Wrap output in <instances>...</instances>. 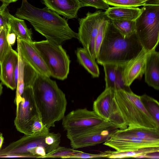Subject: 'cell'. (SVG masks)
<instances>
[{
  "instance_id": "27",
  "label": "cell",
  "mask_w": 159,
  "mask_h": 159,
  "mask_svg": "<svg viewBox=\"0 0 159 159\" xmlns=\"http://www.w3.org/2000/svg\"><path fill=\"white\" fill-rule=\"evenodd\" d=\"M73 148L60 147L45 156L43 158H71V157L81 152Z\"/></svg>"
},
{
  "instance_id": "23",
  "label": "cell",
  "mask_w": 159,
  "mask_h": 159,
  "mask_svg": "<svg viewBox=\"0 0 159 159\" xmlns=\"http://www.w3.org/2000/svg\"><path fill=\"white\" fill-rule=\"evenodd\" d=\"M157 152H159V146L146 147L135 150L125 152L111 151V155L109 158H137L139 156Z\"/></svg>"
},
{
  "instance_id": "32",
  "label": "cell",
  "mask_w": 159,
  "mask_h": 159,
  "mask_svg": "<svg viewBox=\"0 0 159 159\" xmlns=\"http://www.w3.org/2000/svg\"><path fill=\"white\" fill-rule=\"evenodd\" d=\"M37 74L35 70L24 60L23 75L25 87L32 86Z\"/></svg>"
},
{
  "instance_id": "40",
  "label": "cell",
  "mask_w": 159,
  "mask_h": 159,
  "mask_svg": "<svg viewBox=\"0 0 159 159\" xmlns=\"http://www.w3.org/2000/svg\"><path fill=\"white\" fill-rule=\"evenodd\" d=\"M3 87L2 84L0 83V98L1 95L2 93Z\"/></svg>"
},
{
  "instance_id": "36",
  "label": "cell",
  "mask_w": 159,
  "mask_h": 159,
  "mask_svg": "<svg viewBox=\"0 0 159 159\" xmlns=\"http://www.w3.org/2000/svg\"><path fill=\"white\" fill-rule=\"evenodd\" d=\"M8 6L7 4L2 3L0 6V28L4 29L10 26L5 13V10Z\"/></svg>"
},
{
  "instance_id": "34",
  "label": "cell",
  "mask_w": 159,
  "mask_h": 159,
  "mask_svg": "<svg viewBox=\"0 0 159 159\" xmlns=\"http://www.w3.org/2000/svg\"><path fill=\"white\" fill-rule=\"evenodd\" d=\"M111 153V151L107 150L97 154H92L84 152L82 151L79 153L72 157L71 158H109Z\"/></svg>"
},
{
  "instance_id": "30",
  "label": "cell",
  "mask_w": 159,
  "mask_h": 159,
  "mask_svg": "<svg viewBox=\"0 0 159 159\" xmlns=\"http://www.w3.org/2000/svg\"><path fill=\"white\" fill-rule=\"evenodd\" d=\"M110 21L111 20L105 14L100 23L95 44V52L96 57Z\"/></svg>"
},
{
  "instance_id": "42",
  "label": "cell",
  "mask_w": 159,
  "mask_h": 159,
  "mask_svg": "<svg viewBox=\"0 0 159 159\" xmlns=\"http://www.w3.org/2000/svg\"><path fill=\"white\" fill-rule=\"evenodd\" d=\"M142 0L145 1H148V0Z\"/></svg>"
},
{
  "instance_id": "25",
  "label": "cell",
  "mask_w": 159,
  "mask_h": 159,
  "mask_svg": "<svg viewBox=\"0 0 159 159\" xmlns=\"http://www.w3.org/2000/svg\"><path fill=\"white\" fill-rule=\"evenodd\" d=\"M140 97L145 108L156 122L159 124V104L158 101L146 94L140 96Z\"/></svg>"
},
{
  "instance_id": "6",
  "label": "cell",
  "mask_w": 159,
  "mask_h": 159,
  "mask_svg": "<svg viewBox=\"0 0 159 159\" xmlns=\"http://www.w3.org/2000/svg\"><path fill=\"white\" fill-rule=\"evenodd\" d=\"M33 43L46 64L50 76L61 80L66 79L70 61L61 45L47 39L33 41Z\"/></svg>"
},
{
  "instance_id": "4",
  "label": "cell",
  "mask_w": 159,
  "mask_h": 159,
  "mask_svg": "<svg viewBox=\"0 0 159 159\" xmlns=\"http://www.w3.org/2000/svg\"><path fill=\"white\" fill-rule=\"evenodd\" d=\"M61 136L49 131L25 135L0 149V157L43 158L60 146Z\"/></svg>"
},
{
  "instance_id": "21",
  "label": "cell",
  "mask_w": 159,
  "mask_h": 159,
  "mask_svg": "<svg viewBox=\"0 0 159 159\" xmlns=\"http://www.w3.org/2000/svg\"><path fill=\"white\" fill-rule=\"evenodd\" d=\"M79 63L93 77H98L100 74L98 67L95 60L93 59L88 52L84 48H79L76 51Z\"/></svg>"
},
{
  "instance_id": "35",
  "label": "cell",
  "mask_w": 159,
  "mask_h": 159,
  "mask_svg": "<svg viewBox=\"0 0 159 159\" xmlns=\"http://www.w3.org/2000/svg\"><path fill=\"white\" fill-rule=\"evenodd\" d=\"M33 134L49 131V129L43 123L41 117L37 118L34 121L31 127Z\"/></svg>"
},
{
  "instance_id": "9",
  "label": "cell",
  "mask_w": 159,
  "mask_h": 159,
  "mask_svg": "<svg viewBox=\"0 0 159 159\" xmlns=\"http://www.w3.org/2000/svg\"><path fill=\"white\" fill-rule=\"evenodd\" d=\"M118 129L113 124L104 121L85 130L67 132L66 137L72 148L76 149L103 143Z\"/></svg>"
},
{
  "instance_id": "38",
  "label": "cell",
  "mask_w": 159,
  "mask_h": 159,
  "mask_svg": "<svg viewBox=\"0 0 159 159\" xmlns=\"http://www.w3.org/2000/svg\"><path fill=\"white\" fill-rule=\"evenodd\" d=\"M18 0H0L3 4H5L9 5L10 3L16 2Z\"/></svg>"
},
{
  "instance_id": "14",
  "label": "cell",
  "mask_w": 159,
  "mask_h": 159,
  "mask_svg": "<svg viewBox=\"0 0 159 159\" xmlns=\"http://www.w3.org/2000/svg\"><path fill=\"white\" fill-rule=\"evenodd\" d=\"M17 38V45L19 47L23 59L38 73L49 77V71L39 52L35 47L33 42H29Z\"/></svg>"
},
{
  "instance_id": "8",
  "label": "cell",
  "mask_w": 159,
  "mask_h": 159,
  "mask_svg": "<svg viewBox=\"0 0 159 159\" xmlns=\"http://www.w3.org/2000/svg\"><path fill=\"white\" fill-rule=\"evenodd\" d=\"M15 102L16 111L14 123L16 129L25 135L32 134V126L35 120L41 116L32 86L25 87L22 94L15 98Z\"/></svg>"
},
{
  "instance_id": "11",
  "label": "cell",
  "mask_w": 159,
  "mask_h": 159,
  "mask_svg": "<svg viewBox=\"0 0 159 159\" xmlns=\"http://www.w3.org/2000/svg\"><path fill=\"white\" fill-rule=\"evenodd\" d=\"M105 15V12L101 10L93 13L88 12L85 17L78 20L79 26L77 38L95 60L96 58V39L100 23Z\"/></svg>"
},
{
  "instance_id": "20",
  "label": "cell",
  "mask_w": 159,
  "mask_h": 159,
  "mask_svg": "<svg viewBox=\"0 0 159 159\" xmlns=\"http://www.w3.org/2000/svg\"><path fill=\"white\" fill-rule=\"evenodd\" d=\"M5 13L10 26L11 30L15 33L17 37H18L20 39L29 42H33L32 30L28 28L25 21L11 14L7 7L6 8Z\"/></svg>"
},
{
  "instance_id": "15",
  "label": "cell",
  "mask_w": 159,
  "mask_h": 159,
  "mask_svg": "<svg viewBox=\"0 0 159 159\" xmlns=\"http://www.w3.org/2000/svg\"><path fill=\"white\" fill-rule=\"evenodd\" d=\"M150 51L143 48L136 57L124 65L123 75L126 85L130 87L134 80L142 77L145 72L147 59Z\"/></svg>"
},
{
  "instance_id": "22",
  "label": "cell",
  "mask_w": 159,
  "mask_h": 159,
  "mask_svg": "<svg viewBox=\"0 0 159 159\" xmlns=\"http://www.w3.org/2000/svg\"><path fill=\"white\" fill-rule=\"evenodd\" d=\"M125 133L147 141L159 143V129L137 127L120 129Z\"/></svg>"
},
{
  "instance_id": "7",
  "label": "cell",
  "mask_w": 159,
  "mask_h": 159,
  "mask_svg": "<svg viewBox=\"0 0 159 159\" xmlns=\"http://www.w3.org/2000/svg\"><path fill=\"white\" fill-rule=\"evenodd\" d=\"M136 20V35L143 48L150 51L159 41V5L146 4Z\"/></svg>"
},
{
  "instance_id": "3",
  "label": "cell",
  "mask_w": 159,
  "mask_h": 159,
  "mask_svg": "<svg viewBox=\"0 0 159 159\" xmlns=\"http://www.w3.org/2000/svg\"><path fill=\"white\" fill-rule=\"evenodd\" d=\"M143 48L136 34L124 37L111 20L96 59L102 65L106 63L125 65L136 57Z\"/></svg>"
},
{
  "instance_id": "24",
  "label": "cell",
  "mask_w": 159,
  "mask_h": 159,
  "mask_svg": "<svg viewBox=\"0 0 159 159\" xmlns=\"http://www.w3.org/2000/svg\"><path fill=\"white\" fill-rule=\"evenodd\" d=\"M111 20L115 28L124 37H130L136 34L135 20Z\"/></svg>"
},
{
  "instance_id": "39",
  "label": "cell",
  "mask_w": 159,
  "mask_h": 159,
  "mask_svg": "<svg viewBox=\"0 0 159 159\" xmlns=\"http://www.w3.org/2000/svg\"><path fill=\"white\" fill-rule=\"evenodd\" d=\"M4 139L2 134L1 133H0V150L2 147Z\"/></svg>"
},
{
  "instance_id": "28",
  "label": "cell",
  "mask_w": 159,
  "mask_h": 159,
  "mask_svg": "<svg viewBox=\"0 0 159 159\" xmlns=\"http://www.w3.org/2000/svg\"><path fill=\"white\" fill-rule=\"evenodd\" d=\"M17 46L18 57V77L15 98L21 95L25 88L23 75L24 60L21 55L19 47L18 45Z\"/></svg>"
},
{
  "instance_id": "18",
  "label": "cell",
  "mask_w": 159,
  "mask_h": 159,
  "mask_svg": "<svg viewBox=\"0 0 159 159\" xmlns=\"http://www.w3.org/2000/svg\"><path fill=\"white\" fill-rule=\"evenodd\" d=\"M159 53L154 49L148 56L144 74L145 82L157 90L159 89Z\"/></svg>"
},
{
  "instance_id": "1",
  "label": "cell",
  "mask_w": 159,
  "mask_h": 159,
  "mask_svg": "<svg viewBox=\"0 0 159 159\" xmlns=\"http://www.w3.org/2000/svg\"><path fill=\"white\" fill-rule=\"evenodd\" d=\"M15 16L28 20L35 30L47 40L61 45L65 41L77 37V33L70 27L67 21L47 7H35L27 0H22Z\"/></svg>"
},
{
  "instance_id": "12",
  "label": "cell",
  "mask_w": 159,
  "mask_h": 159,
  "mask_svg": "<svg viewBox=\"0 0 159 159\" xmlns=\"http://www.w3.org/2000/svg\"><path fill=\"white\" fill-rule=\"evenodd\" d=\"M62 120L63 127L67 132L85 130L104 121L93 111L86 108L73 110Z\"/></svg>"
},
{
  "instance_id": "31",
  "label": "cell",
  "mask_w": 159,
  "mask_h": 159,
  "mask_svg": "<svg viewBox=\"0 0 159 159\" xmlns=\"http://www.w3.org/2000/svg\"><path fill=\"white\" fill-rule=\"evenodd\" d=\"M107 5L116 7H136L144 6L146 2L142 0H103Z\"/></svg>"
},
{
  "instance_id": "13",
  "label": "cell",
  "mask_w": 159,
  "mask_h": 159,
  "mask_svg": "<svg viewBox=\"0 0 159 159\" xmlns=\"http://www.w3.org/2000/svg\"><path fill=\"white\" fill-rule=\"evenodd\" d=\"M103 144L118 152L132 151L148 147L159 146V143L125 133L120 129L117 130Z\"/></svg>"
},
{
  "instance_id": "19",
  "label": "cell",
  "mask_w": 159,
  "mask_h": 159,
  "mask_svg": "<svg viewBox=\"0 0 159 159\" xmlns=\"http://www.w3.org/2000/svg\"><path fill=\"white\" fill-rule=\"evenodd\" d=\"M105 13L111 20H136L140 15L141 10L138 7L114 6L109 7Z\"/></svg>"
},
{
  "instance_id": "16",
  "label": "cell",
  "mask_w": 159,
  "mask_h": 159,
  "mask_svg": "<svg viewBox=\"0 0 159 159\" xmlns=\"http://www.w3.org/2000/svg\"><path fill=\"white\" fill-rule=\"evenodd\" d=\"M18 61V52L12 48L0 64V80L2 84L12 90L17 87L14 71Z\"/></svg>"
},
{
  "instance_id": "29",
  "label": "cell",
  "mask_w": 159,
  "mask_h": 159,
  "mask_svg": "<svg viewBox=\"0 0 159 159\" xmlns=\"http://www.w3.org/2000/svg\"><path fill=\"white\" fill-rule=\"evenodd\" d=\"M10 30V25L7 28L3 29L0 34V64L12 48L7 38V34Z\"/></svg>"
},
{
  "instance_id": "2",
  "label": "cell",
  "mask_w": 159,
  "mask_h": 159,
  "mask_svg": "<svg viewBox=\"0 0 159 159\" xmlns=\"http://www.w3.org/2000/svg\"><path fill=\"white\" fill-rule=\"evenodd\" d=\"M32 87L42 121L48 128L65 115L67 101L64 93L56 82L39 74Z\"/></svg>"
},
{
  "instance_id": "33",
  "label": "cell",
  "mask_w": 159,
  "mask_h": 159,
  "mask_svg": "<svg viewBox=\"0 0 159 159\" xmlns=\"http://www.w3.org/2000/svg\"><path fill=\"white\" fill-rule=\"evenodd\" d=\"M81 7H91L96 8L107 10L109 7L103 0H77Z\"/></svg>"
},
{
  "instance_id": "37",
  "label": "cell",
  "mask_w": 159,
  "mask_h": 159,
  "mask_svg": "<svg viewBox=\"0 0 159 159\" xmlns=\"http://www.w3.org/2000/svg\"><path fill=\"white\" fill-rule=\"evenodd\" d=\"M16 37V35L10 29L7 34V38L8 43L11 46L14 44Z\"/></svg>"
},
{
  "instance_id": "26",
  "label": "cell",
  "mask_w": 159,
  "mask_h": 159,
  "mask_svg": "<svg viewBox=\"0 0 159 159\" xmlns=\"http://www.w3.org/2000/svg\"><path fill=\"white\" fill-rule=\"evenodd\" d=\"M102 65L105 74V88H111L115 90L117 77V65L106 63Z\"/></svg>"
},
{
  "instance_id": "17",
  "label": "cell",
  "mask_w": 159,
  "mask_h": 159,
  "mask_svg": "<svg viewBox=\"0 0 159 159\" xmlns=\"http://www.w3.org/2000/svg\"><path fill=\"white\" fill-rule=\"evenodd\" d=\"M42 3L48 8L67 19L76 18L81 8L77 0H43Z\"/></svg>"
},
{
  "instance_id": "41",
  "label": "cell",
  "mask_w": 159,
  "mask_h": 159,
  "mask_svg": "<svg viewBox=\"0 0 159 159\" xmlns=\"http://www.w3.org/2000/svg\"><path fill=\"white\" fill-rule=\"evenodd\" d=\"M3 29L0 28V34Z\"/></svg>"
},
{
  "instance_id": "5",
  "label": "cell",
  "mask_w": 159,
  "mask_h": 159,
  "mask_svg": "<svg viewBox=\"0 0 159 159\" xmlns=\"http://www.w3.org/2000/svg\"><path fill=\"white\" fill-rule=\"evenodd\" d=\"M114 98L128 128L159 129V124L145 108L140 96L131 89H120L114 90Z\"/></svg>"
},
{
  "instance_id": "10",
  "label": "cell",
  "mask_w": 159,
  "mask_h": 159,
  "mask_svg": "<svg viewBox=\"0 0 159 159\" xmlns=\"http://www.w3.org/2000/svg\"><path fill=\"white\" fill-rule=\"evenodd\" d=\"M114 90L105 88L93 104V111L103 120L110 122L120 129L127 128L114 98Z\"/></svg>"
}]
</instances>
